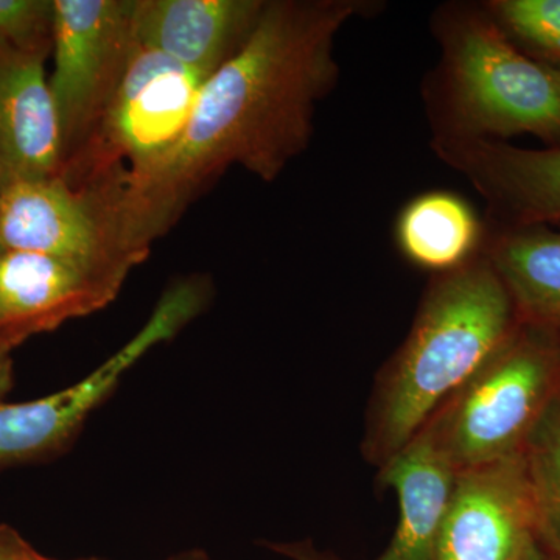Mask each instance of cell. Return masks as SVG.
Returning <instances> with one entry per match:
<instances>
[{"label":"cell","mask_w":560,"mask_h":560,"mask_svg":"<svg viewBox=\"0 0 560 560\" xmlns=\"http://www.w3.org/2000/svg\"><path fill=\"white\" fill-rule=\"evenodd\" d=\"M363 3L270 0L235 57L202 84L178 142L114 200L120 242L150 256L191 202L231 165L272 183L307 149L316 106L338 81L335 40Z\"/></svg>","instance_id":"obj_1"},{"label":"cell","mask_w":560,"mask_h":560,"mask_svg":"<svg viewBox=\"0 0 560 560\" xmlns=\"http://www.w3.org/2000/svg\"><path fill=\"white\" fill-rule=\"evenodd\" d=\"M521 326L482 250L431 283L410 335L375 385L364 458L381 469Z\"/></svg>","instance_id":"obj_2"},{"label":"cell","mask_w":560,"mask_h":560,"mask_svg":"<svg viewBox=\"0 0 560 560\" xmlns=\"http://www.w3.org/2000/svg\"><path fill=\"white\" fill-rule=\"evenodd\" d=\"M440 70L431 81L434 136L560 145V73L530 60L485 7H445L434 18Z\"/></svg>","instance_id":"obj_3"},{"label":"cell","mask_w":560,"mask_h":560,"mask_svg":"<svg viewBox=\"0 0 560 560\" xmlns=\"http://www.w3.org/2000/svg\"><path fill=\"white\" fill-rule=\"evenodd\" d=\"M558 338L521 324L423 427L456 474L521 455L560 388Z\"/></svg>","instance_id":"obj_4"},{"label":"cell","mask_w":560,"mask_h":560,"mask_svg":"<svg viewBox=\"0 0 560 560\" xmlns=\"http://www.w3.org/2000/svg\"><path fill=\"white\" fill-rule=\"evenodd\" d=\"M209 73L138 44L108 109L62 167L72 186L145 171L178 142Z\"/></svg>","instance_id":"obj_5"},{"label":"cell","mask_w":560,"mask_h":560,"mask_svg":"<svg viewBox=\"0 0 560 560\" xmlns=\"http://www.w3.org/2000/svg\"><path fill=\"white\" fill-rule=\"evenodd\" d=\"M135 7L136 0H54L49 88L65 164L97 128L130 66Z\"/></svg>","instance_id":"obj_6"},{"label":"cell","mask_w":560,"mask_h":560,"mask_svg":"<svg viewBox=\"0 0 560 560\" xmlns=\"http://www.w3.org/2000/svg\"><path fill=\"white\" fill-rule=\"evenodd\" d=\"M0 243L91 267L131 271L143 261L121 245L105 194L61 175L0 190Z\"/></svg>","instance_id":"obj_7"},{"label":"cell","mask_w":560,"mask_h":560,"mask_svg":"<svg viewBox=\"0 0 560 560\" xmlns=\"http://www.w3.org/2000/svg\"><path fill=\"white\" fill-rule=\"evenodd\" d=\"M536 530L539 514L521 453L456 474L438 560H522Z\"/></svg>","instance_id":"obj_8"},{"label":"cell","mask_w":560,"mask_h":560,"mask_svg":"<svg viewBox=\"0 0 560 560\" xmlns=\"http://www.w3.org/2000/svg\"><path fill=\"white\" fill-rule=\"evenodd\" d=\"M130 270L3 249L0 254V349L13 352L33 335L102 311Z\"/></svg>","instance_id":"obj_9"},{"label":"cell","mask_w":560,"mask_h":560,"mask_svg":"<svg viewBox=\"0 0 560 560\" xmlns=\"http://www.w3.org/2000/svg\"><path fill=\"white\" fill-rule=\"evenodd\" d=\"M433 149L485 198L497 226H559L560 145L534 150L434 136Z\"/></svg>","instance_id":"obj_10"},{"label":"cell","mask_w":560,"mask_h":560,"mask_svg":"<svg viewBox=\"0 0 560 560\" xmlns=\"http://www.w3.org/2000/svg\"><path fill=\"white\" fill-rule=\"evenodd\" d=\"M47 55L0 43V190L62 173L60 124L44 69Z\"/></svg>","instance_id":"obj_11"},{"label":"cell","mask_w":560,"mask_h":560,"mask_svg":"<svg viewBox=\"0 0 560 560\" xmlns=\"http://www.w3.org/2000/svg\"><path fill=\"white\" fill-rule=\"evenodd\" d=\"M267 0H136V43L212 75L242 50Z\"/></svg>","instance_id":"obj_12"},{"label":"cell","mask_w":560,"mask_h":560,"mask_svg":"<svg viewBox=\"0 0 560 560\" xmlns=\"http://www.w3.org/2000/svg\"><path fill=\"white\" fill-rule=\"evenodd\" d=\"M456 471L423 429L381 467V482L399 500V523L388 548L375 560H438L442 518ZM294 560H335L308 544H272Z\"/></svg>","instance_id":"obj_13"},{"label":"cell","mask_w":560,"mask_h":560,"mask_svg":"<svg viewBox=\"0 0 560 560\" xmlns=\"http://www.w3.org/2000/svg\"><path fill=\"white\" fill-rule=\"evenodd\" d=\"M138 361L135 350L121 348L83 381L58 393L21 404L0 400V469L46 459L68 447Z\"/></svg>","instance_id":"obj_14"},{"label":"cell","mask_w":560,"mask_h":560,"mask_svg":"<svg viewBox=\"0 0 560 560\" xmlns=\"http://www.w3.org/2000/svg\"><path fill=\"white\" fill-rule=\"evenodd\" d=\"M481 250L511 294L521 324L560 335V224L497 226Z\"/></svg>","instance_id":"obj_15"},{"label":"cell","mask_w":560,"mask_h":560,"mask_svg":"<svg viewBox=\"0 0 560 560\" xmlns=\"http://www.w3.org/2000/svg\"><path fill=\"white\" fill-rule=\"evenodd\" d=\"M485 230L469 202L452 191L415 198L397 221V243L411 264L448 272L481 253Z\"/></svg>","instance_id":"obj_16"},{"label":"cell","mask_w":560,"mask_h":560,"mask_svg":"<svg viewBox=\"0 0 560 560\" xmlns=\"http://www.w3.org/2000/svg\"><path fill=\"white\" fill-rule=\"evenodd\" d=\"M522 455L539 514V530L560 550V388L530 429Z\"/></svg>","instance_id":"obj_17"},{"label":"cell","mask_w":560,"mask_h":560,"mask_svg":"<svg viewBox=\"0 0 560 560\" xmlns=\"http://www.w3.org/2000/svg\"><path fill=\"white\" fill-rule=\"evenodd\" d=\"M482 7L526 57L560 73V0H490Z\"/></svg>","instance_id":"obj_18"},{"label":"cell","mask_w":560,"mask_h":560,"mask_svg":"<svg viewBox=\"0 0 560 560\" xmlns=\"http://www.w3.org/2000/svg\"><path fill=\"white\" fill-rule=\"evenodd\" d=\"M51 36L54 0H0V43L50 51Z\"/></svg>","instance_id":"obj_19"},{"label":"cell","mask_w":560,"mask_h":560,"mask_svg":"<svg viewBox=\"0 0 560 560\" xmlns=\"http://www.w3.org/2000/svg\"><path fill=\"white\" fill-rule=\"evenodd\" d=\"M38 555L16 529L0 525V560H33Z\"/></svg>","instance_id":"obj_20"},{"label":"cell","mask_w":560,"mask_h":560,"mask_svg":"<svg viewBox=\"0 0 560 560\" xmlns=\"http://www.w3.org/2000/svg\"><path fill=\"white\" fill-rule=\"evenodd\" d=\"M11 386H13V360H11V352L0 349V400H5Z\"/></svg>","instance_id":"obj_21"},{"label":"cell","mask_w":560,"mask_h":560,"mask_svg":"<svg viewBox=\"0 0 560 560\" xmlns=\"http://www.w3.org/2000/svg\"><path fill=\"white\" fill-rule=\"evenodd\" d=\"M522 560H552L545 555L544 551L540 550L539 545H537L536 540L530 541L529 547L526 548L525 555H523Z\"/></svg>","instance_id":"obj_22"},{"label":"cell","mask_w":560,"mask_h":560,"mask_svg":"<svg viewBox=\"0 0 560 560\" xmlns=\"http://www.w3.org/2000/svg\"><path fill=\"white\" fill-rule=\"evenodd\" d=\"M168 560H210L208 556L202 551L194 550L183 552V555L175 556V558Z\"/></svg>","instance_id":"obj_23"},{"label":"cell","mask_w":560,"mask_h":560,"mask_svg":"<svg viewBox=\"0 0 560 560\" xmlns=\"http://www.w3.org/2000/svg\"><path fill=\"white\" fill-rule=\"evenodd\" d=\"M33 560H51V559H47V558H44V556L38 555V556H36V558H35V559H33Z\"/></svg>","instance_id":"obj_24"},{"label":"cell","mask_w":560,"mask_h":560,"mask_svg":"<svg viewBox=\"0 0 560 560\" xmlns=\"http://www.w3.org/2000/svg\"><path fill=\"white\" fill-rule=\"evenodd\" d=\"M3 249H5V248H3L2 243H0V254L3 253Z\"/></svg>","instance_id":"obj_25"},{"label":"cell","mask_w":560,"mask_h":560,"mask_svg":"<svg viewBox=\"0 0 560 560\" xmlns=\"http://www.w3.org/2000/svg\"><path fill=\"white\" fill-rule=\"evenodd\" d=\"M559 555H560V550H558Z\"/></svg>","instance_id":"obj_26"}]
</instances>
